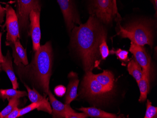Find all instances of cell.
<instances>
[{"mask_svg":"<svg viewBox=\"0 0 157 118\" xmlns=\"http://www.w3.org/2000/svg\"><path fill=\"white\" fill-rule=\"evenodd\" d=\"M106 31L104 24L95 16L90 15L85 23L75 25L71 32V45L81 58L86 72L98 66L100 44Z\"/></svg>","mask_w":157,"mask_h":118,"instance_id":"6da1fadb","label":"cell"},{"mask_svg":"<svg viewBox=\"0 0 157 118\" xmlns=\"http://www.w3.org/2000/svg\"><path fill=\"white\" fill-rule=\"evenodd\" d=\"M52 62V47L51 42L48 41L35 51L33 62L34 78L39 87L46 95L49 90Z\"/></svg>","mask_w":157,"mask_h":118,"instance_id":"7a4b0ae2","label":"cell"},{"mask_svg":"<svg viewBox=\"0 0 157 118\" xmlns=\"http://www.w3.org/2000/svg\"><path fill=\"white\" fill-rule=\"evenodd\" d=\"M154 22L138 20L128 24L124 27L119 25L118 35L122 38L129 39L138 45H148L152 48L154 41Z\"/></svg>","mask_w":157,"mask_h":118,"instance_id":"3957f363","label":"cell"},{"mask_svg":"<svg viewBox=\"0 0 157 118\" xmlns=\"http://www.w3.org/2000/svg\"><path fill=\"white\" fill-rule=\"evenodd\" d=\"M88 10L90 15H93L103 24H112L114 18L121 20L117 4L113 0H89Z\"/></svg>","mask_w":157,"mask_h":118,"instance_id":"277c9868","label":"cell"},{"mask_svg":"<svg viewBox=\"0 0 157 118\" xmlns=\"http://www.w3.org/2000/svg\"><path fill=\"white\" fill-rule=\"evenodd\" d=\"M111 91L96 80L92 71L86 72L81 84V97L93 101L103 102L109 97Z\"/></svg>","mask_w":157,"mask_h":118,"instance_id":"5b68a950","label":"cell"},{"mask_svg":"<svg viewBox=\"0 0 157 118\" xmlns=\"http://www.w3.org/2000/svg\"><path fill=\"white\" fill-rule=\"evenodd\" d=\"M16 13L18 17L19 29L28 32L29 29V15L33 9L41 11V0H16Z\"/></svg>","mask_w":157,"mask_h":118,"instance_id":"8992f818","label":"cell"},{"mask_svg":"<svg viewBox=\"0 0 157 118\" xmlns=\"http://www.w3.org/2000/svg\"><path fill=\"white\" fill-rule=\"evenodd\" d=\"M6 10V22L7 29L6 45L12 46L18 39H20V29L18 17L16 12L10 5L7 4Z\"/></svg>","mask_w":157,"mask_h":118,"instance_id":"52a82bcc","label":"cell"},{"mask_svg":"<svg viewBox=\"0 0 157 118\" xmlns=\"http://www.w3.org/2000/svg\"><path fill=\"white\" fill-rule=\"evenodd\" d=\"M61 10L68 32H71L77 25L81 24V18L75 0H56Z\"/></svg>","mask_w":157,"mask_h":118,"instance_id":"ba28073f","label":"cell"},{"mask_svg":"<svg viewBox=\"0 0 157 118\" xmlns=\"http://www.w3.org/2000/svg\"><path fill=\"white\" fill-rule=\"evenodd\" d=\"M41 11L33 9L29 15L30 34L33 41V48L34 51H36L40 47L41 32L40 29V15Z\"/></svg>","mask_w":157,"mask_h":118,"instance_id":"9c48e42d","label":"cell"},{"mask_svg":"<svg viewBox=\"0 0 157 118\" xmlns=\"http://www.w3.org/2000/svg\"><path fill=\"white\" fill-rule=\"evenodd\" d=\"M129 51L134 55L136 61L143 69V71L150 75L151 59L144 46L131 42Z\"/></svg>","mask_w":157,"mask_h":118,"instance_id":"30bf717a","label":"cell"},{"mask_svg":"<svg viewBox=\"0 0 157 118\" xmlns=\"http://www.w3.org/2000/svg\"><path fill=\"white\" fill-rule=\"evenodd\" d=\"M25 86L26 87L28 92V97L31 102L32 103H39L41 104V105L37 108V110L38 111H44L49 114H52V110L51 107V104L48 102L47 99L40 95L34 88L31 89L27 85H25Z\"/></svg>","mask_w":157,"mask_h":118,"instance_id":"8fae6325","label":"cell"},{"mask_svg":"<svg viewBox=\"0 0 157 118\" xmlns=\"http://www.w3.org/2000/svg\"><path fill=\"white\" fill-rule=\"evenodd\" d=\"M48 95L49 96L50 103L52 107V113L53 118H65L66 113L75 111L70 107V105L63 104L56 99L50 90Z\"/></svg>","mask_w":157,"mask_h":118,"instance_id":"7c38bea8","label":"cell"},{"mask_svg":"<svg viewBox=\"0 0 157 118\" xmlns=\"http://www.w3.org/2000/svg\"><path fill=\"white\" fill-rule=\"evenodd\" d=\"M69 82L68 85L67 90L66 92L65 103L67 105L76 99L77 96V90L79 83V80L76 73L71 72L68 75Z\"/></svg>","mask_w":157,"mask_h":118,"instance_id":"4fadbf2b","label":"cell"},{"mask_svg":"<svg viewBox=\"0 0 157 118\" xmlns=\"http://www.w3.org/2000/svg\"><path fill=\"white\" fill-rule=\"evenodd\" d=\"M11 47L13 49L12 55L15 64L17 66L20 65L21 63L25 66L28 65L26 49L24 48L21 45L19 39H17Z\"/></svg>","mask_w":157,"mask_h":118,"instance_id":"5bb4252c","label":"cell"},{"mask_svg":"<svg viewBox=\"0 0 157 118\" xmlns=\"http://www.w3.org/2000/svg\"><path fill=\"white\" fill-rule=\"evenodd\" d=\"M1 64L3 70L6 72L7 75L8 76L10 80L11 81L13 89H17L18 88V84L17 78L13 71L12 59L9 51H8L7 55L4 56L3 62Z\"/></svg>","mask_w":157,"mask_h":118,"instance_id":"9a60e30c","label":"cell"},{"mask_svg":"<svg viewBox=\"0 0 157 118\" xmlns=\"http://www.w3.org/2000/svg\"><path fill=\"white\" fill-rule=\"evenodd\" d=\"M93 75L96 80L102 86L112 91L114 86V76L113 73L108 70H104L101 74H94Z\"/></svg>","mask_w":157,"mask_h":118,"instance_id":"2e32d148","label":"cell"},{"mask_svg":"<svg viewBox=\"0 0 157 118\" xmlns=\"http://www.w3.org/2000/svg\"><path fill=\"white\" fill-rule=\"evenodd\" d=\"M78 110L84 112L88 117L100 118H120L116 114L108 113L103 110L95 107H81Z\"/></svg>","mask_w":157,"mask_h":118,"instance_id":"e0dca14e","label":"cell"},{"mask_svg":"<svg viewBox=\"0 0 157 118\" xmlns=\"http://www.w3.org/2000/svg\"><path fill=\"white\" fill-rule=\"evenodd\" d=\"M150 75L143 72V75L140 81L138 82V87L140 91L139 101L144 102L147 99V95L150 89Z\"/></svg>","mask_w":157,"mask_h":118,"instance_id":"ac0fdd59","label":"cell"},{"mask_svg":"<svg viewBox=\"0 0 157 118\" xmlns=\"http://www.w3.org/2000/svg\"><path fill=\"white\" fill-rule=\"evenodd\" d=\"M28 96V93L25 91L17 90L15 89H0V98L5 100L14 98H19Z\"/></svg>","mask_w":157,"mask_h":118,"instance_id":"d6986e66","label":"cell"},{"mask_svg":"<svg viewBox=\"0 0 157 118\" xmlns=\"http://www.w3.org/2000/svg\"><path fill=\"white\" fill-rule=\"evenodd\" d=\"M128 71L136 80L137 83L140 81L143 75V71L141 66L136 61L132 59L128 65Z\"/></svg>","mask_w":157,"mask_h":118,"instance_id":"ffe728a7","label":"cell"},{"mask_svg":"<svg viewBox=\"0 0 157 118\" xmlns=\"http://www.w3.org/2000/svg\"><path fill=\"white\" fill-rule=\"evenodd\" d=\"M107 30L102 35L99 45V51L102 60H105L110 55V51L107 44Z\"/></svg>","mask_w":157,"mask_h":118,"instance_id":"44dd1931","label":"cell"},{"mask_svg":"<svg viewBox=\"0 0 157 118\" xmlns=\"http://www.w3.org/2000/svg\"><path fill=\"white\" fill-rule=\"evenodd\" d=\"M19 103V98H14L10 99L8 105L0 112V118H5L15 108L17 107Z\"/></svg>","mask_w":157,"mask_h":118,"instance_id":"7402d4cb","label":"cell"},{"mask_svg":"<svg viewBox=\"0 0 157 118\" xmlns=\"http://www.w3.org/2000/svg\"><path fill=\"white\" fill-rule=\"evenodd\" d=\"M110 54H115L117 56L118 59L120 60L123 62L128 61L129 60L128 58V52L125 50H122L121 48H119L117 50H115L113 48L110 51Z\"/></svg>","mask_w":157,"mask_h":118,"instance_id":"603a6c76","label":"cell"},{"mask_svg":"<svg viewBox=\"0 0 157 118\" xmlns=\"http://www.w3.org/2000/svg\"><path fill=\"white\" fill-rule=\"evenodd\" d=\"M144 118H157V108L152 106L151 102L147 99L146 111Z\"/></svg>","mask_w":157,"mask_h":118,"instance_id":"cb8c5ba5","label":"cell"},{"mask_svg":"<svg viewBox=\"0 0 157 118\" xmlns=\"http://www.w3.org/2000/svg\"><path fill=\"white\" fill-rule=\"evenodd\" d=\"M41 105V104L39 103H32L29 105L22 108V109H20L19 111V114H18V117H21L23 115L30 112L33 110L35 109H37Z\"/></svg>","mask_w":157,"mask_h":118,"instance_id":"d4e9b609","label":"cell"},{"mask_svg":"<svg viewBox=\"0 0 157 118\" xmlns=\"http://www.w3.org/2000/svg\"><path fill=\"white\" fill-rule=\"evenodd\" d=\"M88 116L84 112L82 113H77L75 111L72 112H69L66 113L65 115V118H88Z\"/></svg>","mask_w":157,"mask_h":118,"instance_id":"484cf974","label":"cell"},{"mask_svg":"<svg viewBox=\"0 0 157 118\" xmlns=\"http://www.w3.org/2000/svg\"><path fill=\"white\" fill-rule=\"evenodd\" d=\"M54 92L56 95L58 97H62L65 95L66 92V88L65 86L59 85L56 87L54 89Z\"/></svg>","mask_w":157,"mask_h":118,"instance_id":"4316f807","label":"cell"},{"mask_svg":"<svg viewBox=\"0 0 157 118\" xmlns=\"http://www.w3.org/2000/svg\"><path fill=\"white\" fill-rule=\"evenodd\" d=\"M20 109L16 107L15 108L13 111L7 115L5 118H18V114H19Z\"/></svg>","mask_w":157,"mask_h":118,"instance_id":"83f0119b","label":"cell"},{"mask_svg":"<svg viewBox=\"0 0 157 118\" xmlns=\"http://www.w3.org/2000/svg\"><path fill=\"white\" fill-rule=\"evenodd\" d=\"M6 15V10L5 8L2 7L0 4V25L4 21V17Z\"/></svg>","mask_w":157,"mask_h":118,"instance_id":"f1b7e54d","label":"cell"},{"mask_svg":"<svg viewBox=\"0 0 157 118\" xmlns=\"http://www.w3.org/2000/svg\"><path fill=\"white\" fill-rule=\"evenodd\" d=\"M1 37L2 33H0V64H1L3 62V59H4V56L2 55V52Z\"/></svg>","mask_w":157,"mask_h":118,"instance_id":"f546056e","label":"cell"},{"mask_svg":"<svg viewBox=\"0 0 157 118\" xmlns=\"http://www.w3.org/2000/svg\"><path fill=\"white\" fill-rule=\"evenodd\" d=\"M114 2V3H115V4H117V1L116 0H113Z\"/></svg>","mask_w":157,"mask_h":118,"instance_id":"4dcf8cb0","label":"cell"},{"mask_svg":"<svg viewBox=\"0 0 157 118\" xmlns=\"http://www.w3.org/2000/svg\"><path fill=\"white\" fill-rule=\"evenodd\" d=\"M1 67H2L1 64H0V70H1Z\"/></svg>","mask_w":157,"mask_h":118,"instance_id":"1f68e13d","label":"cell"},{"mask_svg":"<svg viewBox=\"0 0 157 118\" xmlns=\"http://www.w3.org/2000/svg\"><path fill=\"white\" fill-rule=\"evenodd\" d=\"M0 33H1V32H0Z\"/></svg>","mask_w":157,"mask_h":118,"instance_id":"d6a6232c","label":"cell"}]
</instances>
